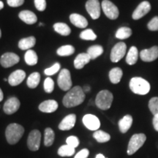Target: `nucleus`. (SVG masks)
<instances>
[{"label": "nucleus", "instance_id": "f257e3e1", "mask_svg": "<svg viewBox=\"0 0 158 158\" xmlns=\"http://www.w3.org/2000/svg\"><path fill=\"white\" fill-rule=\"evenodd\" d=\"M85 100V93L79 86L70 89L63 98V105L66 108H73L81 105Z\"/></svg>", "mask_w": 158, "mask_h": 158}, {"label": "nucleus", "instance_id": "f03ea898", "mask_svg": "<svg viewBox=\"0 0 158 158\" xmlns=\"http://www.w3.org/2000/svg\"><path fill=\"white\" fill-rule=\"evenodd\" d=\"M130 89L134 94L146 95L150 92L151 86L147 80L141 77H134L130 81Z\"/></svg>", "mask_w": 158, "mask_h": 158}, {"label": "nucleus", "instance_id": "7ed1b4c3", "mask_svg": "<svg viewBox=\"0 0 158 158\" xmlns=\"http://www.w3.org/2000/svg\"><path fill=\"white\" fill-rule=\"evenodd\" d=\"M24 133L23 126L16 123H12L7 127L5 131L6 139L10 144L17 143L20 141Z\"/></svg>", "mask_w": 158, "mask_h": 158}, {"label": "nucleus", "instance_id": "20e7f679", "mask_svg": "<svg viewBox=\"0 0 158 158\" xmlns=\"http://www.w3.org/2000/svg\"><path fill=\"white\" fill-rule=\"evenodd\" d=\"M114 100L113 94L108 90H102L97 94L95 104L101 110L109 109Z\"/></svg>", "mask_w": 158, "mask_h": 158}, {"label": "nucleus", "instance_id": "39448f33", "mask_svg": "<svg viewBox=\"0 0 158 158\" xmlns=\"http://www.w3.org/2000/svg\"><path fill=\"white\" fill-rule=\"evenodd\" d=\"M147 141V136L143 133H136L130 138L127 146V153L128 155H133L138 149L143 147Z\"/></svg>", "mask_w": 158, "mask_h": 158}, {"label": "nucleus", "instance_id": "423d86ee", "mask_svg": "<svg viewBox=\"0 0 158 158\" xmlns=\"http://www.w3.org/2000/svg\"><path fill=\"white\" fill-rule=\"evenodd\" d=\"M57 83L59 88L63 91H69L72 86V80H71L70 72L68 69H62L59 74Z\"/></svg>", "mask_w": 158, "mask_h": 158}, {"label": "nucleus", "instance_id": "0eeeda50", "mask_svg": "<svg viewBox=\"0 0 158 158\" xmlns=\"http://www.w3.org/2000/svg\"><path fill=\"white\" fill-rule=\"evenodd\" d=\"M101 7L105 15L110 20H115L118 17L119 11L118 7L109 0H103L101 4Z\"/></svg>", "mask_w": 158, "mask_h": 158}, {"label": "nucleus", "instance_id": "6e6552de", "mask_svg": "<svg viewBox=\"0 0 158 158\" xmlns=\"http://www.w3.org/2000/svg\"><path fill=\"white\" fill-rule=\"evenodd\" d=\"M127 51V45L123 42H119L114 45L110 52V58L112 62H118L124 56Z\"/></svg>", "mask_w": 158, "mask_h": 158}, {"label": "nucleus", "instance_id": "1a4fd4ad", "mask_svg": "<svg viewBox=\"0 0 158 158\" xmlns=\"http://www.w3.org/2000/svg\"><path fill=\"white\" fill-rule=\"evenodd\" d=\"M41 141V133L39 130H34L30 132L28 139H27V146L31 151L35 152L40 149Z\"/></svg>", "mask_w": 158, "mask_h": 158}, {"label": "nucleus", "instance_id": "9d476101", "mask_svg": "<svg viewBox=\"0 0 158 158\" xmlns=\"http://www.w3.org/2000/svg\"><path fill=\"white\" fill-rule=\"evenodd\" d=\"M86 9L92 19L96 20L100 18L101 5L98 0H88L86 3Z\"/></svg>", "mask_w": 158, "mask_h": 158}, {"label": "nucleus", "instance_id": "9b49d317", "mask_svg": "<svg viewBox=\"0 0 158 158\" xmlns=\"http://www.w3.org/2000/svg\"><path fill=\"white\" fill-rule=\"evenodd\" d=\"M140 58L143 62H151L158 58V46L151 47L150 48L143 49L140 52Z\"/></svg>", "mask_w": 158, "mask_h": 158}, {"label": "nucleus", "instance_id": "f8f14e48", "mask_svg": "<svg viewBox=\"0 0 158 158\" xmlns=\"http://www.w3.org/2000/svg\"><path fill=\"white\" fill-rule=\"evenodd\" d=\"M82 121L85 127L92 131L98 130L100 127V119L93 114H86L83 117Z\"/></svg>", "mask_w": 158, "mask_h": 158}, {"label": "nucleus", "instance_id": "ddd939ff", "mask_svg": "<svg viewBox=\"0 0 158 158\" xmlns=\"http://www.w3.org/2000/svg\"><path fill=\"white\" fill-rule=\"evenodd\" d=\"M151 10V5L149 2L143 1L140 3L135 10L133 11L132 18L134 20H139L147 14Z\"/></svg>", "mask_w": 158, "mask_h": 158}, {"label": "nucleus", "instance_id": "4468645a", "mask_svg": "<svg viewBox=\"0 0 158 158\" xmlns=\"http://www.w3.org/2000/svg\"><path fill=\"white\" fill-rule=\"evenodd\" d=\"M19 56L14 53H5L1 56L0 63L4 68H7L16 64L19 62Z\"/></svg>", "mask_w": 158, "mask_h": 158}, {"label": "nucleus", "instance_id": "2eb2a0df", "mask_svg": "<svg viewBox=\"0 0 158 158\" xmlns=\"http://www.w3.org/2000/svg\"><path fill=\"white\" fill-rule=\"evenodd\" d=\"M20 101L16 98H10L5 102L3 106V110L5 114L10 115L15 113L20 108Z\"/></svg>", "mask_w": 158, "mask_h": 158}, {"label": "nucleus", "instance_id": "dca6fc26", "mask_svg": "<svg viewBox=\"0 0 158 158\" xmlns=\"http://www.w3.org/2000/svg\"><path fill=\"white\" fill-rule=\"evenodd\" d=\"M26 78V73L22 70H17L10 75L8 83L12 86H15L23 82Z\"/></svg>", "mask_w": 158, "mask_h": 158}, {"label": "nucleus", "instance_id": "f3484780", "mask_svg": "<svg viewBox=\"0 0 158 158\" xmlns=\"http://www.w3.org/2000/svg\"><path fill=\"white\" fill-rule=\"evenodd\" d=\"M76 114H69L62 120L59 124V129L61 130H71L76 124Z\"/></svg>", "mask_w": 158, "mask_h": 158}, {"label": "nucleus", "instance_id": "a211bd4d", "mask_svg": "<svg viewBox=\"0 0 158 158\" xmlns=\"http://www.w3.org/2000/svg\"><path fill=\"white\" fill-rule=\"evenodd\" d=\"M58 108V102L54 100H48L41 102L39 110L44 113H53Z\"/></svg>", "mask_w": 158, "mask_h": 158}, {"label": "nucleus", "instance_id": "6ab92c4d", "mask_svg": "<svg viewBox=\"0 0 158 158\" xmlns=\"http://www.w3.org/2000/svg\"><path fill=\"white\" fill-rule=\"evenodd\" d=\"M70 20L71 23L78 28H86L88 26V21L86 18L77 13L71 14L70 15Z\"/></svg>", "mask_w": 158, "mask_h": 158}, {"label": "nucleus", "instance_id": "aec40b11", "mask_svg": "<svg viewBox=\"0 0 158 158\" xmlns=\"http://www.w3.org/2000/svg\"><path fill=\"white\" fill-rule=\"evenodd\" d=\"M133 118L132 116L125 115L123 118H121L118 122V128H119L120 132L122 133H126L130 128L131 127L132 124H133Z\"/></svg>", "mask_w": 158, "mask_h": 158}, {"label": "nucleus", "instance_id": "412c9836", "mask_svg": "<svg viewBox=\"0 0 158 158\" xmlns=\"http://www.w3.org/2000/svg\"><path fill=\"white\" fill-rule=\"evenodd\" d=\"M91 58L87 53H82L78 54L74 60V67L78 70L82 69L86 64L90 62Z\"/></svg>", "mask_w": 158, "mask_h": 158}, {"label": "nucleus", "instance_id": "4be33fe9", "mask_svg": "<svg viewBox=\"0 0 158 158\" xmlns=\"http://www.w3.org/2000/svg\"><path fill=\"white\" fill-rule=\"evenodd\" d=\"M19 18L21 21L27 24H33L37 21L36 15L33 12L29 10H23L19 13Z\"/></svg>", "mask_w": 158, "mask_h": 158}, {"label": "nucleus", "instance_id": "5701e85b", "mask_svg": "<svg viewBox=\"0 0 158 158\" xmlns=\"http://www.w3.org/2000/svg\"><path fill=\"white\" fill-rule=\"evenodd\" d=\"M36 43V39L35 37H29L27 38L21 39L19 43V47L21 50H30Z\"/></svg>", "mask_w": 158, "mask_h": 158}, {"label": "nucleus", "instance_id": "b1692460", "mask_svg": "<svg viewBox=\"0 0 158 158\" xmlns=\"http://www.w3.org/2000/svg\"><path fill=\"white\" fill-rule=\"evenodd\" d=\"M138 56H139V54H138V48L135 46H132L126 56V62L130 65L135 64L137 62Z\"/></svg>", "mask_w": 158, "mask_h": 158}, {"label": "nucleus", "instance_id": "393cba45", "mask_svg": "<svg viewBox=\"0 0 158 158\" xmlns=\"http://www.w3.org/2000/svg\"><path fill=\"white\" fill-rule=\"evenodd\" d=\"M123 76L122 70L119 68H114L109 72V79L110 82L114 84H116L120 82Z\"/></svg>", "mask_w": 158, "mask_h": 158}, {"label": "nucleus", "instance_id": "a878e982", "mask_svg": "<svg viewBox=\"0 0 158 158\" xmlns=\"http://www.w3.org/2000/svg\"><path fill=\"white\" fill-rule=\"evenodd\" d=\"M103 53V48L100 45H94L89 47L87 50V54L89 55L91 59H95Z\"/></svg>", "mask_w": 158, "mask_h": 158}, {"label": "nucleus", "instance_id": "bb28decb", "mask_svg": "<svg viewBox=\"0 0 158 158\" xmlns=\"http://www.w3.org/2000/svg\"><path fill=\"white\" fill-rule=\"evenodd\" d=\"M54 29L57 33L63 36H68L71 32L70 27L64 23H56L54 25Z\"/></svg>", "mask_w": 158, "mask_h": 158}, {"label": "nucleus", "instance_id": "cd10ccee", "mask_svg": "<svg viewBox=\"0 0 158 158\" xmlns=\"http://www.w3.org/2000/svg\"><path fill=\"white\" fill-rule=\"evenodd\" d=\"M132 33H133V31H132L131 29L127 27H123L117 29L115 36L117 39L125 40L129 38L132 35Z\"/></svg>", "mask_w": 158, "mask_h": 158}, {"label": "nucleus", "instance_id": "c85d7f7f", "mask_svg": "<svg viewBox=\"0 0 158 158\" xmlns=\"http://www.w3.org/2000/svg\"><path fill=\"white\" fill-rule=\"evenodd\" d=\"M40 81V75L39 73L35 72L30 74V76L28 77L27 84L29 88L35 89L38 86Z\"/></svg>", "mask_w": 158, "mask_h": 158}, {"label": "nucleus", "instance_id": "c756f323", "mask_svg": "<svg viewBox=\"0 0 158 158\" xmlns=\"http://www.w3.org/2000/svg\"><path fill=\"white\" fill-rule=\"evenodd\" d=\"M93 138L98 143H106L110 140V135L102 130H96L93 134Z\"/></svg>", "mask_w": 158, "mask_h": 158}, {"label": "nucleus", "instance_id": "7c9ffc66", "mask_svg": "<svg viewBox=\"0 0 158 158\" xmlns=\"http://www.w3.org/2000/svg\"><path fill=\"white\" fill-rule=\"evenodd\" d=\"M24 59L26 63L28 65H30V66L35 65L37 63V61H38L37 55L35 53V51L31 50V49L26 52Z\"/></svg>", "mask_w": 158, "mask_h": 158}, {"label": "nucleus", "instance_id": "2f4dec72", "mask_svg": "<svg viewBox=\"0 0 158 158\" xmlns=\"http://www.w3.org/2000/svg\"><path fill=\"white\" fill-rule=\"evenodd\" d=\"M55 134L54 130L51 128L48 127L44 132V144L46 147H51L54 143Z\"/></svg>", "mask_w": 158, "mask_h": 158}, {"label": "nucleus", "instance_id": "473e14b6", "mask_svg": "<svg viewBox=\"0 0 158 158\" xmlns=\"http://www.w3.org/2000/svg\"><path fill=\"white\" fill-rule=\"evenodd\" d=\"M74 52H75V48L71 45H63V46L60 47V48H59L56 51L57 54L60 56H70V55L73 54Z\"/></svg>", "mask_w": 158, "mask_h": 158}, {"label": "nucleus", "instance_id": "72a5a7b5", "mask_svg": "<svg viewBox=\"0 0 158 158\" xmlns=\"http://www.w3.org/2000/svg\"><path fill=\"white\" fill-rule=\"evenodd\" d=\"M75 148L71 147L70 146L63 145L58 149V155L61 157H70L75 154Z\"/></svg>", "mask_w": 158, "mask_h": 158}, {"label": "nucleus", "instance_id": "f704fd0d", "mask_svg": "<svg viewBox=\"0 0 158 158\" xmlns=\"http://www.w3.org/2000/svg\"><path fill=\"white\" fill-rule=\"evenodd\" d=\"M81 39L84 40H95L97 39V35L94 32L92 29H85L80 34Z\"/></svg>", "mask_w": 158, "mask_h": 158}, {"label": "nucleus", "instance_id": "c9c22d12", "mask_svg": "<svg viewBox=\"0 0 158 158\" xmlns=\"http://www.w3.org/2000/svg\"><path fill=\"white\" fill-rule=\"evenodd\" d=\"M149 108L154 116L158 114V97H154L149 101Z\"/></svg>", "mask_w": 158, "mask_h": 158}, {"label": "nucleus", "instance_id": "e433bc0d", "mask_svg": "<svg viewBox=\"0 0 158 158\" xmlns=\"http://www.w3.org/2000/svg\"><path fill=\"white\" fill-rule=\"evenodd\" d=\"M43 87H44L45 92H46L47 93H51L54 89V82L53 79L50 77L45 78L44 84H43Z\"/></svg>", "mask_w": 158, "mask_h": 158}, {"label": "nucleus", "instance_id": "4c0bfd02", "mask_svg": "<svg viewBox=\"0 0 158 158\" xmlns=\"http://www.w3.org/2000/svg\"><path fill=\"white\" fill-rule=\"evenodd\" d=\"M60 68H61L60 64L58 62H56V64H54L52 67H51V68L45 69L44 70V73L46 75V76H53V75L56 73L60 70Z\"/></svg>", "mask_w": 158, "mask_h": 158}, {"label": "nucleus", "instance_id": "58836bf2", "mask_svg": "<svg viewBox=\"0 0 158 158\" xmlns=\"http://www.w3.org/2000/svg\"><path fill=\"white\" fill-rule=\"evenodd\" d=\"M147 28L150 31H158V16L154 17L153 19L148 23Z\"/></svg>", "mask_w": 158, "mask_h": 158}, {"label": "nucleus", "instance_id": "ea45409f", "mask_svg": "<svg viewBox=\"0 0 158 158\" xmlns=\"http://www.w3.org/2000/svg\"><path fill=\"white\" fill-rule=\"evenodd\" d=\"M66 143L68 145L70 146L71 147H73L76 149V148L78 147L79 145V140L76 136L71 135V136H69V137L67 138Z\"/></svg>", "mask_w": 158, "mask_h": 158}, {"label": "nucleus", "instance_id": "a19ab883", "mask_svg": "<svg viewBox=\"0 0 158 158\" xmlns=\"http://www.w3.org/2000/svg\"><path fill=\"white\" fill-rule=\"evenodd\" d=\"M35 5L39 11H44L46 8V1L45 0H35Z\"/></svg>", "mask_w": 158, "mask_h": 158}, {"label": "nucleus", "instance_id": "79ce46f5", "mask_svg": "<svg viewBox=\"0 0 158 158\" xmlns=\"http://www.w3.org/2000/svg\"><path fill=\"white\" fill-rule=\"evenodd\" d=\"M23 2H24V0H7L8 5L13 7H19V6L22 5Z\"/></svg>", "mask_w": 158, "mask_h": 158}, {"label": "nucleus", "instance_id": "37998d69", "mask_svg": "<svg viewBox=\"0 0 158 158\" xmlns=\"http://www.w3.org/2000/svg\"><path fill=\"white\" fill-rule=\"evenodd\" d=\"M89 155V151L87 149H84L77 153L74 158H87Z\"/></svg>", "mask_w": 158, "mask_h": 158}, {"label": "nucleus", "instance_id": "c03bdc74", "mask_svg": "<svg viewBox=\"0 0 158 158\" xmlns=\"http://www.w3.org/2000/svg\"><path fill=\"white\" fill-rule=\"evenodd\" d=\"M152 124H153L154 128H155V130L156 131L158 132V114L154 116L153 119H152Z\"/></svg>", "mask_w": 158, "mask_h": 158}, {"label": "nucleus", "instance_id": "a18cd8bd", "mask_svg": "<svg viewBox=\"0 0 158 158\" xmlns=\"http://www.w3.org/2000/svg\"><path fill=\"white\" fill-rule=\"evenodd\" d=\"M90 89H91V88H90V86H84V87L83 88V90H84V92H89L90 91Z\"/></svg>", "mask_w": 158, "mask_h": 158}, {"label": "nucleus", "instance_id": "49530a36", "mask_svg": "<svg viewBox=\"0 0 158 158\" xmlns=\"http://www.w3.org/2000/svg\"><path fill=\"white\" fill-rule=\"evenodd\" d=\"M95 158H107V157H105V156L102 155V154H98V155H96Z\"/></svg>", "mask_w": 158, "mask_h": 158}, {"label": "nucleus", "instance_id": "de8ad7c7", "mask_svg": "<svg viewBox=\"0 0 158 158\" xmlns=\"http://www.w3.org/2000/svg\"><path fill=\"white\" fill-rule=\"evenodd\" d=\"M3 98H4L3 92H2V91L1 89H0V102L3 100Z\"/></svg>", "mask_w": 158, "mask_h": 158}, {"label": "nucleus", "instance_id": "09e8293b", "mask_svg": "<svg viewBox=\"0 0 158 158\" xmlns=\"http://www.w3.org/2000/svg\"><path fill=\"white\" fill-rule=\"evenodd\" d=\"M4 7V4L2 1H0V10H2Z\"/></svg>", "mask_w": 158, "mask_h": 158}, {"label": "nucleus", "instance_id": "8fccbe9b", "mask_svg": "<svg viewBox=\"0 0 158 158\" xmlns=\"http://www.w3.org/2000/svg\"><path fill=\"white\" fill-rule=\"evenodd\" d=\"M2 36V31H1V29H0V37Z\"/></svg>", "mask_w": 158, "mask_h": 158}]
</instances>
